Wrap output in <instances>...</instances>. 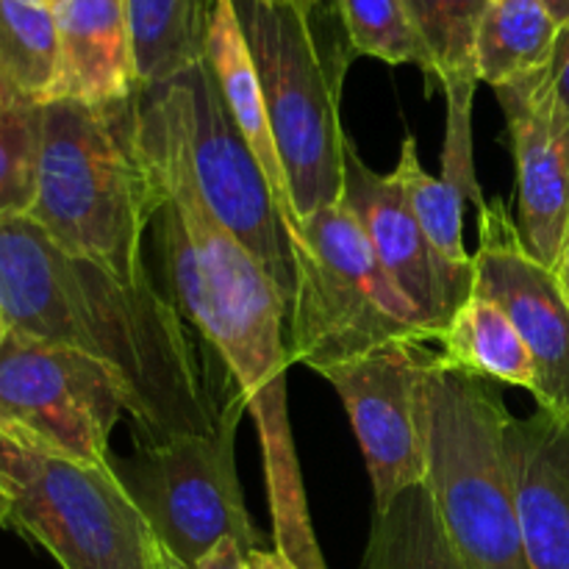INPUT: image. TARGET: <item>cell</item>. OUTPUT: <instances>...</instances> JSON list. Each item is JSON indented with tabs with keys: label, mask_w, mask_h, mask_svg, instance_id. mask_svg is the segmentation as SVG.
<instances>
[{
	"label": "cell",
	"mask_w": 569,
	"mask_h": 569,
	"mask_svg": "<svg viewBox=\"0 0 569 569\" xmlns=\"http://www.w3.org/2000/svg\"><path fill=\"white\" fill-rule=\"evenodd\" d=\"M206 67L214 76L217 89L228 106V114L237 122L239 133L248 148L253 150L256 161L264 170L267 183L276 194L278 209L289 222V239L300 231L298 211L292 203L287 170H283L281 153H278L276 137H272L270 117H267L264 92H261L259 72H256L253 53L244 39L242 22H239L233 0H217L214 17H211L209 37H206Z\"/></svg>",
	"instance_id": "obj_17"
},
{
	"label": "cell",
	"mask_w": 569,
	"mask_h": 569,
	"mask_svg": "<svg viewBox=\"0 0 569 569\" xmlns=\"http://www.w3.org/2000/svg\"><path fill=\"white\" fill-rule=\"evenodd\" d=\"M139 148L161 187L144 248L150 276L217 353L253 415L264 456L276 550L295 569H328L311 528L289 422V311L276 281L200 198L159 87L137 89Z\"/></svg>",
	"instance_id": "obj_1"
},
{
	"label": "cell",
	"mask_w": 569,
	"mask_h": 569,
	"mask_svg": "<svg viewBox=\"0 0 569 569\" xmlns=\"http://www.w3.org/2000/svg\"><path fill=\"white\" fill-rule=\"evenodd\" d=\"M545 78L550 81V87L556 89V98L561 100V106L569 111V17L561 22L559 37H556L553 56H550L548 64L542 67Z\"/></svg>",
	"instance_id": "obj_28"
},
{
	"label": "cell",
	"mask_w": 569,
	"mask_h": 569,
	"mask_svg": "<svg viewBox=\"0 0 569 569\" xmlns=\"http://www.w3.org/2000/svg\"><path fill=\"white\" fill-rule=\"evenodd\" d=\"M161 198L139 148L137 94L114 106L44 103L37 194L26 217L61 250L139 281Z\"/></svg>",
	"instance_id": "obj_3"
},
{
	"label": "cell",
	"mask_w": 569,
	"mask_h": 569,
	"mask_svg": "<svg viewBox=\"0 0 569 569\" xmlns=\"http://www.w3.org/2000/svg\"><path fill=\"white\" fill-rule=\"evenodd\" d=\"M44 103L0 78V217L28 214L37 194Z\"/></svg>",
	"instance_id": "obj_24"
},
{
	"label": "cell",
	"mask_w": 569,
	"mask_h": 569,
	"mask_svg": "<svg viewBox=\"0 0 569 569\" xmlns=\"http://www.w3.org/2000/svg\"><path fill=\"white\" fill-rule=\"evenodd\" d=\"M194 569H250L248 550L237 539H222L209 550Z\"/></svg>",
	"instance_id": "obj_29"
},
{
	"label": "cell",
	"mask_w": 569,
	"mask_h": 569,
	"mask_svg": "<svg viewBox=\"0 0 569 569\" xmlns=\"http://www.w3.org/2000/svg\"><path fill=\"white\" fill-rule=\"evenodd\" d=\"M561 22L542 0H489L476 37L478 83L500 89L542 70Z\"/></svg>",
	"instance_id": "obj_20"
},
{
	"label": "cell",
	"mask_w": 569,
	"mask_h": 569,
	"mask_svg": "<svg viewBox=\"0 0 569 569\" xmlns=\"http://www.w3.org/2000/svg\"><path fill=\"white\" fill-rule=\"evenodd\" d=\"M9 337V326H6V320H3V315H0V345H3V339Z\"/></svg>",
	"instance_id": "obj_36"
},
{
	"label": "cell",
	"mask_w": 569,
	"mask_h": 569,
	"mask_svg": "<svg viewBox=\"0 0 569 569\" xmlns=\"http://www.w3.org/2000/svg\"><path fill=\"white\" fill-rule=\"evenodd\" d=\"M342 200L365 228L392 281L420 309L428 328L433 333L442 331L450 315L470 295L472 267L453 264L433 248L398 178L372 170L350 139L345 148Z\"/></svg>",
	"instance_id": "obj_13"
},
{
	"label": "cell",
	"mask_w": 569,
	"mask_h": 569,
	"mask_svg": "<svg viewBox=\"0 0 569 569\" xmlns=\"http://www.w3.org/2000/svg\"><path fill=\"white\" fill-rule=\"evenodd\" d=\"M433 361L445 370L465 372L489 383L537 389V367L517 328L498 303L470 292L437 333Z\"/></svg>",
	"instance_id": "obj_18"
},
{
	"label": "cell",
	"mask_w": 569,
	"mask_h": 569,
	"mask_svg": "<svg viewBox=\"0 0 569 569\" xmlns=\"http://www.w3.org/2000/svg\"><path fill=\"white\" fill-rule=\"evenodd\" d=\"M511 411L495 383L445 370L426 376V487L467 569H531L511 487Z\"/></svg>",
	"instance_id": "obj_5"
},
{
	"label": "cell",
	"mask_w": 569,
	"mask_h": 569,
	"mask_svg": "<svg viewBox=\"0 0 569 569\" xmlns=\"http://www.w3.org/2000/svg\"><path fill=\"white\" fill-rule=\"evenodd\" d=\"M542 3L548 6L550 11H553L556 20H559V22H565L569 17V0H542Z\"/></svg>",
	"instance_id": "obj_34"
},
{
	"label": "cell",
	"mask_w": 569,
	"mask_h": 569,
	"mask_svg": "<svg viewBox=\"0 0 569 569\" xmlns=\"http://www.w3.org/2000/svg\"><path fill=\"white\" fill-rule=\"evenodd\" d=\"M261 3H272V6H292V9L315 11V9H320V6L331 3V0H261Z\"/></svg>",
	"instance_id": "obj_32"
},
{
	"label": "cell",
	"mask_w": 569,
	"mask_h": 569,
	"mask_svg": "<svg viewBox=\"0 0 569 569\" xmlns=\"http://www.w3.org/2000/svg\"><path fill=\"white\" fill-rule=\"evenodd\" d=\"M506 456L528 565L569 569V415L511 417Z\"/></svg>",
	"instance_id": "obj_15"
},
{
	"label": "cell",
	"mask_w": 569,
	"mask_h": 569,
	"mask_svg": "<svg viewBox=\"0 0 569 569\" xmlns=\"http://www.w3.org/2000/svg\"><path fill=\"white\" fill-rule=\"evenodd\" d=\"M153 569H187V567H183L181 561L176 559V556L167 553V550L161 548V545H159V548H156V561H153Z\"/></svg>",
	"instance_id": "obj_33"
},
{
	"label": "cell",
	"mask_w": 569,
	"mask_h": 569,
	"mask_svg": "<svg viewBox=\"0 0 569 569\" xmlns=\"http://www.w3.org/2000/svg\"><path fill=\"white\" fill-rule=\"evenodd\" d=\"M503 309L531 350L539 409L569 411V303L553 270L526 248L509 203L495 198L478 209L472 289Z\"/></svg>",
	"instance_id": "obj_12"
},
{
	"label": "cell",
	"mask_w": 569,
	"mask_h": 569,
	"mask_svg": "<svg viewBox=\"0 0 569 569\" xmlns=\"http://www.w3.org/2000/svg\"><path fill=\"white\" fill-rule=\"evenodd\" d=\"M44 3H48V6H53V9H56V6H59L61 0H44Z\"/></svg>",
	"instance_id": "obj_37"
},
{
	"label": "cell",
	"mask_w": 569,
	"mask_h": 569,
	"mask_svg": "<svg viewBox=\"0 0 569 569\" xmlns=\"http://www.w3.org/2000/svg\"><path fill=\"white\" fill-rule=\"evenodd\" d=\"M156 87L176 122L200 198L276 281L289 311L298 289L289 222L253 150L228 114L214 76L203 61Z\"/></svg>",
	"instance_id": "obj_9"
},
{
	"label": "cell",
	"mask_w": 569,
	"mask_h": 569,
	"mask_svg": "<svg viewBox=\"0 0 569 569\" xmlns=\"http://www.w3.org/2000/svg\"><path fill=\"white\" fill-rule=\"evenodd\" d=\"M517 161L520 237L553 270L569 237V111L542 70L495 89Z\"/></svg>",
	"instance_id": "obj_14"
},
{
	"label": "cell",
	"mask_w": 569,
	"mask_h": 569,
	"mask_svg": "<svg viewBox=\"0 0 569 569\" xmlns=\"http://www.w3.org/2000/svg\"><path fill=\"white\" fill-rule=\"evenodd\" d=\"M244 411L248 403L239 392L209 433L137 445L131 456L111 453L109 459L156 542L187 569L198 567L222 539H237L248 553L267 550L237 470V431Z\"/></svg>",
	"instance_id": "obj_8"
},
{
	"label": "cell",
	"mask_w": 569,
	"mask_h": 569,
	"mask_svg": "<svg viewBox=\"0 0 569 569\" xmlns=\"http://www.w3.org/2000/svg\"><path fill=\"white\" fill-rule=\"evenodd\" d=\"M400 187L406 189L411 209H415L417 220L426 228L428 239L433 248L445 256L448 261L459 267H472V256L465 248V203L467 200L456 192L453 187L433 178L431 172L422 167L420 148L417 139L406 137L403 148H400L398 167L392 170Z\"/></svg>",
	"instance_id": "obj_25"
},
{
	"label": "cell",
	"mask_w": 569,
	"mask_h": 569,
	"mask_svg": "<svg viewBox=\"0 0 569 569\" xmlns=\"http://www.w3.org/2000/svg\"><path fill=\"white\" fill-rule=\"evenodd\" d=\"M0 78L50 103L59 87V22L44 0H0Z\"/></svg>",
	"instance_id": "obj_22"
},
{
	"label": "cell",
	"mask_w": 569,
	"mask_h": 569,
	"mask_svg": "<svg viewBox=\"0 0 569 569\" xmlns=\"http://www.w3.org/2000/svg\"><path fill=\"white\" fill-rule=\"evenodd\" d=\"M478 83H450L442 89L448 120H445L442 144V181L453 187L476 209L487 203L476 181L472 164V103H476Z\"/></svg>",
	"instance_id": "obj_27"
},
{
	"label": "cell",
	"mask_w": 569,
	"mask_h": 569,
	"mask_svg": "<svg viewBox=\"0 0 569 569\" xmlns=\"http://www.w3.org/2000/svg\"><path fill=\"white\" fill-rule=\"evenodd\" d=\"M292 253L298 272L287 326L292 365L320 372L387 345L437 339L345 200L300 222Z\"/></svg>",
	"instance_id": "obj_6"
},
{
	"label": "cell",
	"mask_w": 569,
	"mask_h": 569,
	"mask_svg": "<svg viewBox=\"0 0 569 569\" xmlns=\"http://www.w3.org/2000/svg\"><path fill=\"white\" fill-rule=\"evenodd\" d=\"M264 92L272 137L287 170L298 220L345 194V148L339 106L356 53L337 9L315 11L233 0Z\"/></svg>",
	"instance_id": "obj_4"
},
{
	"label": "cell",
	"mask_w": 569,
	"mask_h": 569,
	"mask_svg": "<svg viewBox=\"0 0 569 569\" xmlns=\"http://www.w3.org/2000/svg\"><path fill=\"white\" fill-rule=\"evenodd\" d=\"M11 517V500H9V492H6L3 481H0V526H6Z\"/></svg>",
	"instance_id": "obj_35"
},
{
	"label": "cell",
	"mask_w": 569,
	"mask_h": 569,
	"mask_svg": "<svg viewBox=\"0 0 569 569\" xmlns=\"http://www.w3.org/2000/svg\"><path fill=\"white\" fill-rule=\"evenodd\" d=\"M217 0H126L139 87H156L203 64Z\"/></svg>",
	"instance_id": "obj_19"
},
{
	"label": "cell",
	"mask_w": 569,
	"mask_h": 569,
	"mask_svg": "<svg viewBox=\"0 0 569 569\" xmlns=\"http://www.w3.org/2000/svg\"><path fill=\"white\" fill-rule=\"evenodd\" d=\"M0 315L9 331L76 348L120 376L133 442L209 433L237 392H217L200 333L156 278L122 281L61 250L26 214L0 217Z\"/></svg>",
	"instance_id": "obj_2"
},
{
	"label": "cell",
	"mask_w": 569,
	"mask_h": 569,
	"mask_svg": "<svg viewBox=\"0 0 569 569\" xmlns=\"http://www.w3.org/2000/svg\"><path fill=\"white\" fill-rule=\"evenodd\" d=\"M356 56H372L387 64H415L431 76V61L411 26L406 0H333Z\"/></svg>",
	"instance_id": "obj_26"
},
{
	"label": "cell",
	"mask_w": 569,
	"mask_h": 569,
	"mask_svg": "<svg viewBox=\"0 0 569 569\" xmlns=\"http://www.w3.org/2000/svg\"><path fill=\"white\" fill-rule=\"evenodd\" d=\"M567 415H569V411H567Z\"/></svg>",
	"instance_id": "obj_39"
},
{
	"label": "cell",
	"mask_w": 569,
	"mask_h": 569,
	"mask_svg": "<svg viewBox=\"0 0 569 569\" xmlns=\"http://www.w3.org/2000/svg\"><path fill=\"white\" fill-rule=\"evenodd\" d=\"M553 276H556V281H559L561 292H565V298L569 303V242L565 244V250H561L559 261L553 264Z\"/></svg>",
	"instance_id": "obj_31"
},
{
	"label": "cell",
	"mask_w": 569,
	"mask_h": 569,
	"mask_svg": "<svg viewBox=\"0 0 569 569\" xmlns=\"http://www.w3.org/2000/svg\"><path fill=\"white\" fill-rule=\"evenodd\" d=\"M248 565L250 569H295L281 553H278V550H270V548L248 553Z\"/></svg>",
	"instance_id": "obj_30"
},
{
	"label": "cell",
	"mask_w": 569,
	"mask_h": 569,
	"mask_svg": "<svg viewBox=\"0 0 569 569\" xmlns=\"http://www.w3.org/2000/svg\"><path fill=\"white\" fill-rule=\"evenodd\" d=\"M431 359L426 345L395 342L317 372L337 389L359 437L376 515L426 483V376Z\"/></svg>",
	"instance_id": "obj_11"
},
{
	"label": "cell",
	"mask_w": 569,
	"mask_h": 569,
	"mask_svg": "<svg viewBox=\"0 0 569 569\" xmlns=\"http://www.w3.org/2000/svg\"><path fill=\"white\" fill-rule=\"evenodd\" d=\"M567 242H569V237H567Z\"/></svg>",
	"instance_id": "obj_38"
},
{
	"label": "cell",
	"mask_w": 569,
	"mask_h": 569,
	"mask_svg": "<svg viewBox=\"0 0 569 569\" xmlns=\"http://www.w3.org/2000/svg\"><path fill=\"white\" fill-rule=\"evenodd\" d=\"M9 522L61 569H153L156 542L111 467L83 465L0 431Z\"/></svg>",
	"instance_id": "obj_7"
},
{
	"label": "cell",
	"mask_w": 569,
	"mask_h": 569,
	"mask_svg": "<svg viewBox=\"0 0 569 569\" xmlns=\"http://www.w3.org/2000/svg\"><path fill=\"white\" fill-rule=\"evenodd\" d=\"M361 569H467L445 533L426 483L372 515Z\"/></svg>",
	"instance_id": "obj_21"
},
{
	"label": "cell",
	"mask_w": 569,
	"mask_h": 569,
	"mask_svg": "<svg viewBox=\"0 0 569 569\" xmlns=\"http://www.w3.org/2000/svg\"><path fill=\"white\" fill-rule=\"evenodd\" d=\"M128 415L126 383L103 361L14 331L0 345V431L106 467L111 431Z\"/></svg>",
	"instance_id": "obj_10"
},
{
	"label": "cell",
	"mask_w": 569,
	"mask_h": 569,
	"mask_svg": "<svg viewBox=\"0 0 569 569\" xmlns=\"http://www.w3.org/2000/svg\"><path fill=\"white\" fill-rule=\"evenodd\" d=\"M59 87L53 100L126 103L137 94V59L126 0H61Z\"/></svg>",
	"instance_id": "obj_16"
},
{
	"label": "cell",
	"mask_w": 569,
	"mask_h": 569,
	"mask_svg": "<svg viewBox=\"0 0 569 569\" xmlns=\"http://www.w3.org/2000/svg\"><path fill=\"white\" fill-rule=\"evenodd\" d=\"M489 0H406L411 26L431 61L428 81L442 92L450 83H478L476 37Z\"/></svg>",
	"instance_id": "obj_23"
}]
</instances>
